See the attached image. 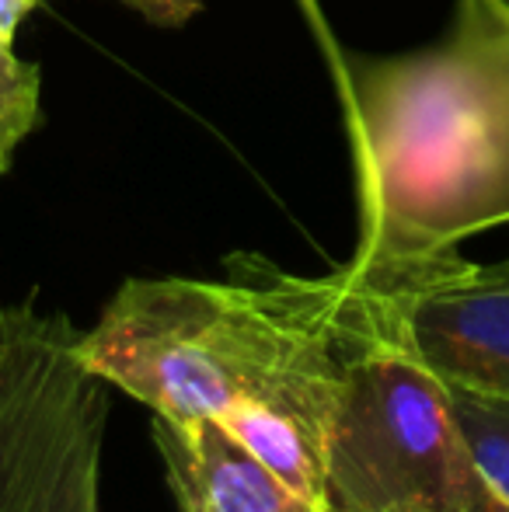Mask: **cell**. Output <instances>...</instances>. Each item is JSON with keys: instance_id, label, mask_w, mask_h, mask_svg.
I'll list each match as a JSON object with an SVG mask.
<instances>
[{"instance_id": "obj_9", "label": "cell", "mask_w": 509, "mask_h": 512, "mask_svg": "<svg viewBox=\"0 0 509 512\" xmlns=\"http://www.w3.org/2000/svg\"><path fill=\"white\" fill-rule=\"evenodd\" d=\"M39 122V67L14 56L0 39V175L11 168L18 143Z\"/></svg>"}, {"instance_id": "obj_11", "label": "cell", "mask_w": 509, "mask_h": 512, "mask_svg": "<svg viewBox=\"0 0 509 512\" xmlns=\"http://www.w3.org/2000/svg\"><path fill=\"white\" fill-rule=\"evenodd\" d=\"M35 4H39V0H0V39L11 42L21 21L35 11Z\"/></svg>"}, {"instance_id": "obj_2", "label": "cell", "mask_w": 509, "mask_h": 512, "mask_svg": "<svg viewBox=\"0 0 509 512\" xmlns=\"http://www.w3.org/2000/svg\"><path fill=\"white\" fill-rule=\"evenodd\" d=\"M360 244L381 276L509 223V0H461L447 42L367 70L353 98Z\"/></svg>"}, {"instance_id": "obj_3", "label": "cell", "mask_w": 509, "mask_h": 512, "mask_svg": "<svg viewBox=\"0 0 509 512\" xmlns=\"http://www.w3.org/2000/svg\"><path fill=\"white\" fill-rule=\"evenodd\" d=\"M349 283L356 314L328 436V512H509L464 446L440 377L419 363L374 293L353 276Z\"/></svg>"}, {"instance_id": "obj_5", "label": "cell", "mask_w": 509, "mask_h": 512, "mask_svg": "<svg viewBox=\"0 0 509 512\" xmlns=\"http://www.w3.org/2000/svg\"><path fill=\"white\" fill-rule=\"evenodd\" d=\"M349 276L443 384L509 394V258L475 265L447 251L381 276Z\"/></svg>"}, {"instance_id": "obj_10", "label": "cell", "mask_w": 509, "mask_h": 512, "mask_svg": "<svg viewBox=\"0 0 509 512\" xmlns=\"http://www.w3.org/2000/svg\"><path fill=\"white\" fill-rule=\"evenodd\" d=\"M126 4L136 7V11H140L143 18L154 21V25L178 28L199 11V4H203V0H126Z\"/></svg>"}, {"instance_id": "obj_4", "label": "cell", "mask_w": 509, "mask_h": 512, "mask_svg": "<svg viewBox=\"0 0 509 512\" xmlns=\"http://www.w3.org/2000/svg\"><path fill=\"white\" fill-rule=\"evenodd\" d=\"M77 342L67 317L32 300L0 310V512H102L112 384Z\"/></svg>"}, {"instance_id": "obj_8", "label": "cell", "mask_w": 509, "mask_h": 512, "mask_svg": "<svg viewBox=\"0 0 509 512\" xmlns=\"http://www.w3.org/2000/svg\"><path fill=\"white\" fill-rule=\"evenodd\" d=\"M443 384V380H440ZM447 408L485 478L509 499V394L443 384Z\"/></svg>"}, {"instance_id": "obj_6", "label": "cell", "mask_w": 509, "mask_h": 512, "mask_svg": "<svg viewBox=\"0 0 509 512\" xmlns=\"http://www.w3.org/2000/svg\"><path fill=\"white\" fill-rule=\"evenodd\" d=\"M150 432L178 512H325L272 474L220 418L154 415Z\"/></svg>"}, {"instance_id": "obj_12", "label": "cell", "mask_w": 509, "mask_h": 512, "mask_svg": "<svg viewBox=\"0 0 509 512\" xmlns=\"http://www.w3.org/2000/svg\"><path fill=\"white\" fill-rule=\"evenodd\" d=\"M384 512H419V509H408V506H394V509H384Z\"/></svg>"}, {"instance_id": "obj_7", "label": "cell", "mask_w": 509, "mask_h": 512, "mask_svg": "<svg viewBox=\"0 0 509 512\" xmlns=\"http://www.w3.org/2000/svg\"><path fill=\"white\" fill-rule=\"evenodd\" d=\"M220 422L269 467L272 474L286 481L300 499L325 506V471H328V439L300 425L297 418H286L252 401L227 408Z\"/></svg>"}, {"instance_id": "obj_1", "label": "cell", "mask_w": 509, "mask_h": 512, "mask_svg": "<svg viewBox=\"0 0 509 512\" xmlns=\"http://www.w3.org/2000/svg\"><path fill=\"white\" fill-rule=\"evenodd\" d=\"M356 293L349 276H293L234 255L227 283L129 279L77 356L171 422L220 418L252 401L332 436Z\"/></svg>"}]
</instances>
